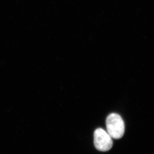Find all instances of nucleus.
I'll return each instance as SVG.
<instances>
[{
	"instance_id": "1",
	"label": "nucleus",
	"mask_w": 154,
	"mask_h": 154,
	"mask_svg": "<svg viewBox=\"0 0 154 154\" xmlns=\"http://www.w3.org/2000/svg\"><path fill=\"white\" fill-rule=\"evenodd\" d=\"M107 133L112 138L119 139L123 136L125 132L124 121L119 115L112 113L107 117L106 121Z\"/></svg>"
},
{
	"instance_id": "2",
	"label": "nucleus",
	"mask_w": 154,
	"mask_h": 154,
	"mask_svg": "<svg viewBox=\"0 0 154 154\" xmlns=\"http://www.w3.org/2000/svg\"><path fill=\"white\" fill-rule=\"evenodd\" d=\"M94 143L95 148L100 151H108L113 146L111 137L102 128H98L95 130L94 134Z\"/></svg>"
}]
</instances>
